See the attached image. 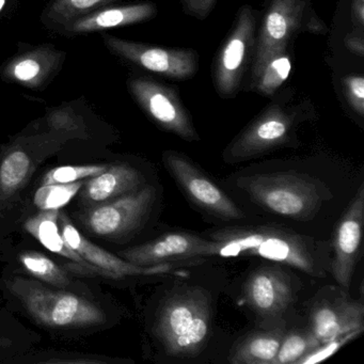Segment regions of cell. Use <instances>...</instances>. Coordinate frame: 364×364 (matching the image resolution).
Masks as SVG:
<instances>
[{"label": "cell", "mask_w": 364, "mask_h": 364, "mask_svg": "<svg viewBox=\"0 0 364 364\" xmlns=\"http://www.w3.org/2000/svg\"><path fill=\"white\" fill-rule=\"evenodd\" d=\"M31 170V159L22 150L8 153L0 164V195L9 198L21 188Z\"/></svg>", "instance_id": "7402d4cb"}, {"label": "cell", "mask_w": 364, "mask_h": 364, "mask_svg": "<svg viewBox=\"0 0 364 364\" xmlns=\"http://www.w3.org/2000/svg\"><path fill=\"white\" fill-rule=\"evenodd\" d=\"M343 89L349 107L360 117H364V77L360 74L346 76L343 80Z\"/></svg>", "instance_id": "83f0119b"}, {"label": "cell", "mask_w": 364, "mask_h": 364, "mask_svg": "<svg viewBox=\"0 0 364 364\" xmlns=\"http://www.w3.org/2000/svg\"><path fill=\"white\" fill-rule=\"evenodd\" d=\"M107 43L119 56L171 80H191L199 70V56L193 50L157 48L112 38Z\"/></svg>", "instance_id": "4fadbf2b"}, {"label": "cell", "mask_w": 364, "mask_h": 364, "mask_svg": "<svg viewBox=\"0 0 364 364\" xmlns=\"http://www.w3.org/2000/svg\"><path fill=\"white\" fill-rule=\"evenodd\" d=\"M210 321V298L200 289H187L165 300L155 323V334L168 355L188 357L205 344Z\"/></svg>", "instance_id": "3957f363"}, {"label": "cell", "mask_w": 364, "mask_h": 364, "mask_svg": "<svg viewBox=\"0 0 364 364\" xmlns=\"http://www.w3.org/2000/svg\"><path fill=\"white\" fill-rule=\"evenodd\" d=\"M327 31L310 0H270L257 26L250 78L272 52L291 44L302 33L323 35Z\"/></svg>", "instance_id": "5b68a950"}, {"label": "cell", "mask_w": 364, "mask_h": 364, "mask_svg": "<svg viewBox=\"0 0 364 364\" xmlns=\"http://www.w3.org/2000/svg\"><path fill=\"white\" fill-rule=\"evenodd\" d=\"M164 163L178 183L187 197L202 210L213 216L237 220L242 218V210L223 193L189 159L178 152L164 153Z\"/></svg>", "instance_id": "8fae6325"}, {"label": "cell", "mask_w": 364, "mask_h": 364, "mask_svg": "<svg viewBox=\"0 0 364 364\" xmlns=\"http://www.w3.org/2000/svg\"><path fill=\"white\" fill-rule=\"evenodd\" d=\"M330 250L328 242L267 225L217 230L208 237L174 232L146 242L141 253L151 265L208 257H261L291 266L314 278H323L330 270Z\"/></svg>", "instance_id": "6da1fadb"}, {"label": "cell", "mask_w": 364, "mask_h": 364, "mask_svg": "<svg viewBox=\"0 0 364 364\" xmlns=\"http://www.w3.org/2000/svg\"><path fill=\"white\" fill-rule=\"evenodd\" d=\"M183 11L198 20H205L214 9L217 0H180Z\"/></svg>", "instance_id": "f1b7e54d"}, {"label": "cell", "mask_w": 364, "mask_h": 364, "mask_svg": "<svg viewBox=\"0 0 364 364\" xmlns=\"http://www.w3.org/2000/svg\"><path fill=\"white\" fill-rule=\"evenodd\" d=\"M310 330L319 343L364 329V306L347 295L345 289L319 291L309 311Z\"/></svg>", "instance_id": "30bf717a"}, {"label": "cell", "mask_w": 364, "mask_h": 364, "mask_svg": "<svg viewBox=\"0 0 364 364\" xmlns=\"http://www.w3.org/2000/svg\"><path fill=\"white\" fill-rule=\"evenodd\" d=\"M41 73V65L35 59H23L14 68V75L20 82H31Z\"/></svg>", "instance_id": "f546056e"}, {"label": "cell", "mask_w": 364, "mask_h": 364, "mask_svg": "<svg viewBox=\"0 0 364 364\" xmlns=\"http://www.w3.org/2000/svg\"><path fill=\"white\" fill-rule=\"evenodd\" d=\"M82 185V181L70 184L42 185L36 191L33 198L35 205L40 210H60L80 193Z\"/></svg>", "instance_id": "cb8c5ba5"}, {"label": "cell", "mask_w": 364, "mask_h": 364, "mask_svg": "<svg viewBox=\"0 0 364 364\" xmlns=\"http://www.w3.org/2000/svg\"><path fill=\"white\" fill-rule=\"evenodd\" d=\"M6 5V0H0V12L3 11L4 7Z\"/></svg>", "instance_id": "d6a6232c"}, {"label": "cell", "mask_w": 364, "mask_h": 364, "mask_svg": "<svg viewBox=\"0 0 364 364\" xmlns=\"http://www.w3.org/2000/svg\"><path fill=\"white\" fill-rule=\"evenodd\" d=\"M107 168V165L61 166L50 170L44 176L42 184H70L97 176Z\"/></svg>", "instance_id": "484cf974"}, {"label": "cell", "mask_w": 364, "mask_h": 364, "mask_svg": "<svg viewBox=\"0 0 364 364\" xmlns=\"http://www.w3.org/2000/svg\"><path fill=\"white\" fill-rule=\"evenodd\" d=\"M319 344L321 343L310 329L287 331L277 353L274 364H297L300 359Z\"/></svg>", "instance_id": "603a6c76"}, {"label": "cell", "mask_w": 364, "mask_h": 364, "mask_svg": "<svg viewBox=\"0 0 364 364\" xmlns=\"http://www.w3.org/2000/svg\"><path fill=\"white\" fill-rule=\"evenodd\" d=\"M363 221L364 191L361 186L338 221L332 244L333 257L330 261V272L345 291H348L350 287L353 272L361 255Z\"/></svg>", "instance_id": "5bb4252c"}, {"label": "cell", "mask_w": 364, "mask_h": 364, "mask_svg": "<svg viewBox=\"0 0 364 364\" xmlns=\"http://www.w3.org/2000/svg\"><path fill=\"white\" fill-rule=\"evenodd\" d=\"M242 186L262 208L291 219L312 217L325 198L317 181L300 174H259L246 178Z\"/></svg>", "instance_id": "277c9868"}, {"label": "cell", "mask_w": 364, "mask_h": 364, "mask_svg": "<svg viewBox=\"0 0 364 364\" xmlns=\"http://www.w3.org/2000/svg\"><path fill=\"white\" fill-rule=\"evenodd\" d=\"M18 259L27 272L48 284L58 287V289L74 291V293L78 291L84 295H87L89 291L84 284L74 280L67 270L57 265L50 257L42 255L41 252L24 251L21 253Z\"/></svg>", "instance_id": "44dd1931"}, {"label": "cell", "mask_w": 364, "mask_h": 364, "mask_svg": "<svg viewBox=\"0 0 364 364\" xmlns=\"http://www.w3.org/2000/svg\"><path fill=\"white\" fill-rule=\"evenodd\" d=\"M156 14L157 8L154 4H136L92 12L67 23L65 26L71 33H91L146 22L152 20Z\"/></svg>", "instance_id": "e0dca14e"}, {"label": "cell", "mask_w": 364, "mask_h": 364, "mask_svg": "<svg viewBox=\"0 0 364 364\" xmlns=\"http://www.w3.org/2000/svg\"><path fill=\"white\" fill-rule=\"evenodd\" d=\"M59 215L60 210H40L39 214L26 221L25 229L48 250L70 259L71 264L88 268L92 276L106 277L100 268L85 261L80 255L68 247L59 228Z\"/></svg>", "instance_id": "d6986e66"}, {"label": "cell", "mask_w": 364, "mask_h": 364, "mask_svg": "<svg viewBox=\"0 0 364 364\" xmlns=\"http://www.w3.org/2000/svg\"><path fill=\"white\" fill-rule=\"evenodd\" d=\"M155 198L154 187L138 188L110 201L89 206L82 216V223L99 237H122L141 227Z\"/></svg>", "instance_id": "ba28073f"}, {"label": "cell", "mask_w": 364, "mask_h": 364, "mask_svg": "<svg viewBox=\"0 0 364 364\" xmlns=\"http://www.w3.org/2000/svg\"><path fill=\"white\" fill-rule=\"evenodd\" d=\"M350 16L353 28L364 31V1L353 0L350 7Z\"/></svg>", "instance_id": "1f68e13d"}, {"label": "cell", "mask_w": 364, "mask_h": 364, "mask_svg": "<svg viewBox=\"0 0 364 364\" xmlns=\"http://www.w3.org/2000/svg\"><path fill=\"white\" fill-rule=\"evenodd\" d=\"M11 293L35 321L55 329H80L106 323L101 306L84 295L55 289L31 279L16 277L9 282Z\"/></svg>", "instance_id": "7a4b0ae2"}, {"label": "cell", "mask_w": 364, "mask_h": 364, "mask_svg": "<svg viewBox=\"0 0 364 364\" xmlns=\"http://www.w3.org/2000/svg\"><path fill=\"white\" fill-rule=\"evenodd\" d=\"M304 114L300 107L272 102L234 138L223 159L229 164L240 163L284 146L304 120Z\"/></svg>", "instance_id": "8992f818"}, {"label": "cell", "mask_w": 364, "mask_h": 364, "mask_svg": "<svg viewBox=\"0 0 364 364\" xmlns=\"http://www.w3.org/2000/svg\"><path fill=\"white\" fill-rule=\"evenodd\" d=\"M362 333V330L350 332V333L345 334L340 338H334L329 342L321 343L318 346L315 347L312 351L304 355L302 359L297 362V364H310L317 363V362L323 361L327 358L331 357L336 353L338 349L342 348L347 343L350 342L353 338Z\"/></svg>", "instance_id": "4316f807"}, {"label": "cell", "mask_w": 364, "mask_h": 364, "mask_svg": "<svg viewBox=\"0 0 364 364\" xmlns=\"http://www.w3.org/2000/svg\"><path fill=\"white\" fill-rule=\"evenodd\" d=\"M289 46L278 48L268 56L257 74L249 80V90L267 97L276 95L291 73V56Z\"/></svg>", "instance_id": "ffe728a7"}, {"label": "cell", "mask_w": 364, "mask_h": 364, "mask_svg": "<svg viewBox=\"0 0 364 364\" xmlns=\"http://www.w3.org/2000/svg\"><path fill=\"white\" fill-rule=\"evenodd\" d=\"M287 331L285 321L281 318L265 329L248 334L234 347L230 361L234 364H274Z\"/></svg>", "instance_id": "ac0fdd59"}, {"label": "cell", "mask_w": 364, "mask_h": 364, "mask_svg": "<svg viewBox=\"0 0 364 364\" xmlns=\"http://www.w3.org/2000/svg\"><path fill=\"white\" fill-rule=\"evenodd\" d=\"M59 228L61 235L68 247L80 255L85 261L100 268L107 278L121 279L131 276H155V274H171L174 272L172 264H161L154 266H140L121 259L87 240L72 225L71 221L63 214L59 215Z\"/></svg>", "instance_id": "9a60e30c"}, {"label": "cell", "mask_w": 364, "mask_h": 364, "mask_svg": "<svg viewBox=\"0 0 364 364\" xmlns=\"http://www.w3.org/2000/svg\"><path fill=\"white\" fill-rule=\"evenodd\" d=\"M364 31L353 28V31L345 37L344 43L347 50L359 57L364 56Z\"/></svg>", "instance_id": "4dcf8cb0"}, {"label": "cell", "mask_w": 364, "mask_h": 364, "mask_svg": "<svg viewBox=\"0 0 364 364\" xmlns=\"http://www.w3.org/2000/svg\"><path fill=\"white\" fill-rule=\"evenodd\" d=\"M142 181L139 172L131 166H108L105 171L84 183L80 191V199L86 205H97L137 191Z\"/></svg>", "instance_id": "2e32d148"}, {"label": "cell", "mask_w": 364, "mask_h": 364, "mask_svg": "<svg viewBox=\"0 0 364 364\" xmlns=\"http://www.w3.org/2000/svg\"><path fill=\"white\" fill-rule=\"evenodd\" d=\"M129 86L142 109L164 131L186 141H199V134L176 89L146 77L134 78Z\"/></svg>", "instance_id": "9c48e42d"}, {"label": "cell", "mask_w": 364, "mask_h": 364, "mask_svg": "<svg viewBox=\"0 0 364 364\" xmlns=\"http://www.w3.org/2000/svg\"><path fill=\"white\" fill-rule=\"evenodd\" d=\"M114 1L117 0H55L48 10V18L65 25Z\"/></svg>", "instance_id": "d4e9b609"}, {"label": "cell", "mask_w": 364, "mask_h": 364, "mask_svg": "<svg viewBox=\"0 0 364 364\" xmlns=\"http://www.w3.org/2000/svg\"><path fill=\"white\" fill-rule=\"evenodd\" d=\"M242 291L247 306L267 323L282 318L296 296L291 274L278 265L263 266L251 272Z\"/></svg>", "instance_id": "7c38bea8"}, {"label": "cell", "mask_w": 364, "mask_h": 364, "mask_svg": "<svg viewBox=\"0 0 364 364\" xmlns=\"http://www.w3.org/2000/svg\"><path fill=\"white\" fill-rule=\"evenodd\" d=\"M257 31V12L250 6H242L215 58L213 78L219 97L233 99L240 92L242 78L252 63Z\"/></svg>", "instance_id": "52a82bcc"}, {"label": "cell", "mask_w": 364, "mask_h": 364, "mask_svg": "<svg viewBox=\"0 0 364 364\" xmlns=\"http://www.w3.org/2000/svg\"><path fill=\"white\" fill-rule=\"evenodd\" d=\"M361 1H364V0H361Z\"/></svg>", "instance_id": "836d02e7"}]
</instances>
